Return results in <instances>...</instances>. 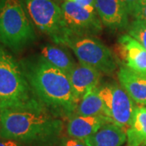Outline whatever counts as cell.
Masks as SVG:
<instances>
[{
  "label": "cell",
  "mask_w": 146,
  "mask_h": 146,
  "mask_svg": "<svg viewBox=\"0 0 146 146\" xmlns=\"http://www.w3.org/2000/svg\"><path fill=\"white\" fill-rule=\"evenodd\" d=\"M21 65L36 97L50 112L68 119L76 114L80 100L67 74L39 57Z\"/></svg>",
  "instance_id": "cell-2"
},
{
  "label": "cell",
  "mask_w": 146,
  "mask_h": 146,
  "mask_svg": "<svg viewBox=\"0 0 146 146\" xmlns=\"http://www.w3.org/2000/svg\"><path fill=\"white\" fill-rule=\"evenodd\" d=\"M84 141L88 146H123L127 142V132L119 126L107 123Z\"/></svg>",
  "instance_id": "cell-14"
},
{
  "label": "cell",
  "mask_w": 146,
  "mask_h": 146,
  "mask_svg": "<svg viewBox=\"0 0 146 146\" xmlns=\"http://www.w3.org/2000/svg\"><path fill=\"white\" fill-rule=\"evenodd\" d=\"M13 108L46 109L36 97L22 65L0 46V110Z\"/></svg>",
  "instance_id": "cell-3"
},
{
  "label": "cell",
  "mask_w": 146,
  "mask_h": 146,
  "mask_svg": "<svg viewBox=\"0 0 146 146\" xmlns=\"http://www.w3.org/2000/svg\"><path fill=\"white\" fill-rule=\"evenodd\" d=\"M98 87L89 90L80 100L75 115L82 116H106L103 102L98 94Z\"/></svg>",
  "instance_id": "cell-17"
},
{
  "label": "cell",
  "mask_w": 146,
  "mask_h": 146,
  "mask_svg": "<svg viewBox=\"0 0 146 146\" xmlns=\"http://www.w3.org/2000/svg\"><path fill=\"white\" fill-rule=\"evenodd\" d=\"M126 132L127 145L146 146V106H136L131 123Z\"/></svg>",
  "instance_id": "cell-16"
},
{
  "label": "cell",
  "mask_w": 146,
  "mask_h": 146,
  "mask_svg": "<svg viewBox=\"0 0 146 146\" xmlns=\"http://www.w3.org/2000/svg\"><path fill=\"white\" fill-rule=\"evenodd\" d=\"M102 75V73L92 67L80 63L76 64L68 77L79 100L81 99L89 90L98 87Z\"/></svg>",
  "instance_id": "cell-11"
},
{
  "label": "cell",
  "mask_w": 146,
  "mask_h": 146,
  "mask_svg": "<svg viewBox=\"0 0 146 146\" xmlns=\"http://www.w3.org/2000/svg\"><path fill=\"white\" fill-rule=\"evenodd\" d=\"M21 0H0V42L19 52L35 41L36 35Z\"/></svg>",
  "instance_id": "cell-4"
},
{
  "label": "cell",
  "mask_w": 146,
  "mask_h": 146,
  "mask_svg": "<svg viewBox=\"0 0 146 146\" xmlns=\"http://www.w3.org/2000/svg\"><path fill=\"white\" fill-rule=\"evenodd\" d=\"M24 1L28 15L35 26L59 45L68 36L61 7L53 0Z\"/></svg>",
  "instance_id": "cell-6"
},
{
  "label": "cell",
  "mask_w": 146,
  "mask_h": 146,
  "mask_svg": "<svg viewBox=\"0 0 146 146\" xmlns=\"http://www.w3.org/2000/svg\"><path fill=\"white\" fill-rule=\"evenodd\" d=\"M61 8L68 35H93L102 31V23L96 11L88 10L72 0L64 1Z\"/></svg>",
  "instance_id": "cell-8"
},
{
  "label": "cell",
  "mask_w": 146,
  "mask_h": 146,
  "mask_svg": "<svg viewBox=\"0 0 146 146\" xmlns=\"http://www.w3.org/2000/svg\"><path fill=\"white\" fill-rule=\"evenodd\" d=\"M127 146H128V145H127Z\"/></svg>",
  "instance_id": "cell-27"
},
{
  "label": "cell",
  "mask_w": 146,
  "mask_h": 146,
  "mask_svg": "<svg viewBox=\"0 0 146 146\" xmlns=\"http://www.w3.org/2000/svg\"><path fill=\"white\" fill-rule=\"evenodd\" d=\"M135 20H141L146 21V1L142 0L139 5L136 7L135 11H133L132 15Z\"/></svg>",
  "instance_id": "cell-20"
},
{
  "label": "cell",
  "mask_w": 146,
  "mask_h": 146,
  "mask_svg": "<svg viewBox=\"0 0 146 146\" xmlns=\"http://www.w3.org/2000/svg\"><path fill=\"white\" fill-rule=\"evenodd\" d=\"M98 90L104 104L106 118L110 123L127 131L136 109L133 100L121 85L115 83L98 86Z\"/></svg>",
  "instance_id": "cell-7"
},
{
  "label": "cell",
  "mask_w": 146,
  "mask_h": 146,
  "mask_svg": "<svg viewBox=\"0 0 146 146\" xmlns=\"http://www.w3.org/2000/svg\"><path fill=\"white\" fill-rule=\"evenodd\" d=\"M118 55L124 67L146 75V49L129 34L121 35L116 44Z\"/></svg>",
  "instance_id": "cell-9"
},
{
  "label": "cell",
  "mask_w": 146,
  "mask_h": 146,
  "mask_svg": "<svg viewBox=\"0 0 146 146\" xmlns=\"http://www.w3.org/2000/svg\"><path fill=\"white\" fill-rule=\"evenodd\" d=\"M0 146H25L21 142L11 140V139H5L0 137Z\"/></svg>",
  "instance_id": "cell-23"
},
{
  "label": "cell",
  "mask_w": 146,
  "mask_h": 146,
  "mask_svg": "<svg viewBox=\"0 0 146 146\" xmlns=\"http://www.w3.org/2000/svg\"><path fill=\"white\" fill-rule=\"evenodd\" d=\"M65 1H66V0H65Z\"/></svg>",
  "instance_id": "cell-25"
},
{
  "label": "cell",
  "mask_w": 146,
  "mask_h": 146,
  "mask_svg": "<svg viewBox=\"0 0 146 146\" xmlns=\"http://www.w3.org/2000/svg\"><path fill=\"white\" fill-rule=\"evenodd\" d=\"M58 146H88L84 140L77 139L72 136H65L61 138Z\"/></svg>",
  "instance_id": "cell-19"
},
{
  "label": "cell",
  "mask_w": 146,
  "mask_h": 146,
  "mask_svg": "<svg viewBox=\"0 0 146 146\" xmlns=\"http://www.w3.org/2000/svg\"><path fill=\"white\" fill-rule=\"evenodd\" d=\"M95 8L102 25L113 30L128 27V13L120 0H95Z\"/></svg>",
  "instance_id": "cell-10"
},
{
  "label": "cell",
  "mask_w": 146,
  "mask_h": 146,
  "mask_svg": "<svg viewBox=\"0 0 146 146\" xmlns=\"http://www.w3.org/2000/svg\"><path fill=\"white\" fill-rule=\"evenodd\" d=\"M128 34L134 37L146 49V21H133L127 27Z\"/></svg>",
  "instance_id": "cell-18"
},
{
  "label": "cell",
  "mask_w": 146,
  "mask_h": 146,
  "mask_svg": "<svg viewBox=\"0 0 146 146\" xmlns=\"http://www.w3.org/2000/svg\"><path fill=\"white\" fill-rule=\"evenodd\" d=\"M61 118L46 109L0 110V137L25 146H53L61 140Z\"/></svg>",
  "instance_id": "cell-1"
},
{
  "label": "cell",
  "mask_w": 146,
  "mask_h": 146,
  "mask_svg": "<svg viewBox=\"0 0 146 146\" xmlns=\"http://www.w3.org/2000/svg\"><path fill=\"white\" fill-rule=\"evenodd\" d=\"M74 2H76L77 4L86 8V9H88V10L93 11H96L95 0H75Z\"/></svg>",
  "instance_id": "cell-22"
},
{
  "label": "cell",
  "mask_w": 146,
  "mask_h": 146,
  "mask_svg": "<svg viewBox=\"0 0 146 146\" xmlns=\"http://www.w3.org/2000/svg\"><path fill=\"white\" fill-rule=\"evenodd\" d=\"M39 58L69 76L77 63L64 49L54 45L42 47Z\"/></svg>",
  "instance_id": "cell-15"
},
{
  "label": "cell",
  "mask_w": 146,
  "mask_h": 146,
  "mask_svg": "<svg viewBox=\"0 0 146 146\" xmlns=\"http://www.w3.org/2000/svg\"><path fill=\"white\" fill-rule=\"evenodd\" d=\"M110 120L105 116H82L74 115L68 119L67 132L69 136L84 140L98 131Z\"/></svg>",
  "instance_id": "cell-13"
},
{
  "label": "cell",
  "mask_w": 146,
  "mask_h": 146,
  "mask_svg": "<svg viewBox=\"0 0 146 146\" xmlns=\"http://www.w3.org/2000/svg\"><path fill=\"white\" fill-rule=\"evenodd\" d=\"M60 45L71 49L79 63L95 68L102 74L110 75L117 68L116 58L110 49L92 35L68 34Z\"/></svg>",
  "instance_id": "cell-5"
},
{
  "label": "cell",
  "mask_w": 146,
  "mask_h": 146,
  "mask_svg": "<svg viewBox=\"0 0 146 146\" xmlns=\"http://www.w3.org/2000/svg\"><path fill=\"white\" fill-rule=\"evenodd\" d=\"M72 1H75V0H72Z\"/></svg>",
  "instance_id": "cell-24"
},
{
  "label": "cell",
  "mask_w": 146,
  "mask_h": 146,
  "mask_svg": "<svg viewBox=\"0 0 146 146\" xmlns=\"http://www.w3.org/2000/svg\"><path fill=\"white\" fill-rule=\"evenodd\" d=\"M118 79L135 103L146 106V75L135 72L124 66L118 71Z\"/></svg>",
  "instance_id": "cell-12"
},
{
  "label": "cell",
  "mask_w": 146,
  "mask_h": 146,
  "mask_svg": "<svg viewBox=\"0 0 146 146\" xmlns=\"http://www.w3.org/2000/svg\"><path fill=\"white\" fill-rule=\"evenodd\" d=\"M145 1H146V0H145Z\"/></svg>",
  "instance_id": "cell-26"
},
{
  "label": "cell",
  "mask_w": 146,
  "mask_h": 146,
  "mask_svg": "<svg viewBox=\"0 0 146 146\" xmlns=\"http://www.w3.org/2000/svg\"><path fill=\"white\" fill-rule=\"evenodd\" d=\"M120 1L123 3V5L124 6L128 15H132L136 7L139 5V3L142 0H120Z\"/></svg>",
  "instance_id": "cell-21"
}]
</instances>
